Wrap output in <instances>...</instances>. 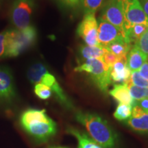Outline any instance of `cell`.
<instances>
[{
  "label": "cell",
  "mask_w": 148,
  "mask_h": 148,
  "mask_svg": "<svg viewBox=\"0 0 148 148\" xmlns=\"http://www.w3.org/2000/svg\"><path fill=\"white\" fill-rule=\"evenodd\" d=\"M19 123L27 134L38 143H46L57 132L56 123L45 109H26L19 116Z\"/></svg>",
  "instance_id": "obj_1"
},
{
  "label": "cell",
  "mask_w": 148,
  "mask_h": 148,
  "mask_svg": "<svg viewBox=\"0 0 148 148\" xmlns=\"http://www.w3.org/2000/svg\"><path fill=\"white\" fill-rule=\"evenodd\" d=\"M146 15L148 16V0H138Z\"/></svg>",
  "instance_id": "obj_31"
},
{
  "label": "cell",
  "mask_w": 148,
  "mask_h": 148,
  "mask_svg": "<svg viewBox=\"0 0 148 148\" xmlns=\"http://www.w3.org/2000/svg\"><path fill=\"white\" fill-rule=\"evenodd\" d=\"M147 29L148 25L144 24H135L132 25L127 30L126 38L127 42L133 47Z\"/></svg>",
  "instance_id": "obj_18"
},
{
  "label": "cell",
  "mask_w": 148,
  "mask_h": 148,
  "mask_svg": "<svg viewBox=\"0 0 148 148\" xmlns=\"http://www.w3.org/2000/svg\"><path fill=\"white\" fill-rule=\"evenodd\" d=\"M37 37V30L33 25L22 29H8L6 58L18 56L32 47L36 43Z\"/></svg>",
  "instance_id": "obj_4"
},
{
  "label": "cell",
  "mask_w": 148,
  "mask_h": 148,
  "mask_svg": "<svg viewBox=\"0 0 148 148\" xmlns=\"http://www.w3.org/2000/svg\"><path fill=\"white\" fill-rule=\"evenodd\" d=\"M147 112V113H148V111H147V112Z\"/></svg>",
  "instance_id": "obj_33"
},
{
  "label": "cell",
  "mask_w": 148,
  "mask_h": 148,
  "mask_svg": "<svg viewBox=\"0 0 148 148\" xmlns=\"http://www.w3.org/2000/svg\"><path fill=\"white\" fill-rule=\"evenodd\" d=\"M107 50L101 46H89L87 45H80L78 49L79 56L82 61L88 59H100L103 60V56Z\"/></svg>",
  "instance_id": "obj_17"
},
{
  "label": "cell",
  "mask_w": 148,
  "mask_h": 148,
  "mask_svg": "<svg viewBox=\"0 0 148 148\" xmlns=\"http://www.w3.org/2000/svg\"><path fill=\"white\" fill-rule=\"evenodd\" d=\"M134 104L138 105V106H140L145 112L148 111V98H145V99H141L140 101H137V102H135Z\"/></svg>",
  "instance_id": "obj_30"
},
{
  "label": "cell",
  "mask_w": 148,
  "mask_h": 148,
  "mask_svg": "<svg viewBox=\"0 0 148 148\" xmlns=\"http://www.w3.org/2000/svg\"><path fill=\"white\" fill-rule=\"evenodd\" d=\"M98 41L103 48L114 42H127L119 29L108 21L98 18ZM128 43V42H127Z\"/></svg>",
  "instance_id": "obj_11"
},
{
  "label": "cell",
  "mask_w": 148,
  "mask_h": 148,
  "mask_svg": "<svg viewBox=\"0 0 148 148\" xmlns=\"http://www.w3.org/2000/svg\"><path fill=\"white\" fill-rule=\"evenodd\" d=\"M130 69L127 66V58H122L116 62L110 70L112 81L125 84L131 75Z\"/></svg>",
  "instance_id": "obj_13"
},
{
  "label": "cell",
  "mask_w": 148,
  "mask_h": 148,
  "mask_svg": "<svg viewBox=\"0 0 148 148\" xmlns=\"http://www.w3.org/2000/svg\"><path fill=\"white\" fill-rule=\"evenodd\" d=\"M66 132L73 136L77 141V148H102L94 141L88 134L80 130L73 127H69Z\"/></svg>",
  "instance_id": "obj_14"
},
{
  "label": "cell",
  "mask_w": 148,
  "mask_h": 148,
  "mask_svg": "<svg viewBox=\"0 0 148 148\" xmlns=\"http://www.w3.org/2000/svg\"><path fill=\"white\" fill-rule=\"evenodd\" d=\"M76 33L86 45L101 46L98 41V22L95 14H84L82 21L77 25Z\"/></svg>",
  "instance_id": "obj_9"
},
{
  "label": "cell",
  "mask_w": 148,
  "mask_h": 148,
  "mask_svg": "<svg viewBox=\"0 0 148 148\" xmlns=\"http://www.w3.org/2000/svg\"><path fill=\"white\" fill-rule=\"evenodd\" d=\"M106 0H81L84 14H95L102 7Z\"/></svg>",
  "instance_id": "obj_20"
},
{
  "label": "cell",
  "mask_w": 148,
  "mask_h": 148,
  "mask_svg": "<svg viewBox=\"0 0 148 148\" xmlns=\"http://www.w3.org/2000/svg\"><path fill=\"white\" fill-rule=\"evenodd\" d=\"M35 9V0H14L10 7L9 16L15 29H22L30 26Z\"/></svg>",
  "instance_id": "obj_6"
},
{
  "label": "cell",
  "mask_w": 148,
  "mask_h": 148,
  "mask_svg": "<svg viewBox=\"0 0 148 148\" xmlns=\"http://www.w3.org/2000/svg\"><path fill=\"white\" fill-rule=\"evenodd\" d=\"M125 84H131L139 87H148V81L140 76L138 71L131 72L130 77Z\"/></svg>",
  "instance_id": "obj_24"
},
{
  "label": "cell",
  "mask_w": 148,
  "mask_h": 148,
  "mask_svg": "<svg viewBox=\"0 0 148 148\" xmlns=\"http://www.w3.org/2000/svg\"><path fill=\"white\" fill-rule=\"evenodd\" d=\"M47 148H68L65 147H60V146H52V147H49Z\"/></svg>",
  "instance_id": "obj_32"
},
{
  "label": "cell",
  "mask_w": 148,
  "mask_h": 148,
  "mask_svg": "<svg viewBox=\"0 0 148 148\" xmlns=\"http://www.w3.org/2000/svg\"><path fill=\"white\" fill-rule=\"evenodd\" d=\"M133 47H136L148 56V29L142 35L139 40L136 42V43Z\"/></svg>",
  "instance_id": "obj_26"
},
{
  "label": "cell",
  "mask_w": 148,
  "mask_h": 148,
  "mask_svg": "<svg viewBox=\"0 0 148 148\" xmlns=\"http://www.w3.org/2000/svg\"><path fill=\"white\" fill-rule=\"evenodd\" d=\"M109 94L119 103L134 106L135 101L130 93L128 87L125 84L114 85L113 88L109 91Z\"/></svg>",
  "instance_id": "obj_15"
},
{
  "label": "cell",
  "mask_w": 148,
  "mask_h": 148,
  "mask_svg": "<svg viewBox=\"0 0 148 148\" xmlns=\"http://www.w3.org/2000/svg\"><path fill=\"white\" fill-rule=\"evenodd\" d=\"M120 58L119 57H117L116 55L113 54V53L110 52V51H107L105 53L103 58V61L105 62V64L108 66V67L110 70H111L112 66H114V64H115L116 62H118Z\"/></svg>",
  "instance_id": "obj_27"
},
{
  "label": "cell",
  "mask_w": 148,
  "mask_h": 148,
  "mask_svg": "<svg viewBox=\"0 0 148 148\" xmlns=\"http://www.w3.org/2000/svg\"><path fill=\"white\" fill-rule=\"evenodd\" d=\"M8 29L0 33V59L6 58Z\"/></svg>",
  "instance_id": "obj_25"
},
{
  "label": "cell",
  "mask_w": 148,
  "mask_h": 148,
  "mask_svg": "<svg viewBox=\"0 0 148 148\" xmlns=\"http://www.w3.org/2000/svg\"><path fill=\"white\" fill-rule=\"evenodd\" d=\"M27 77L33 84L41 83L51 88L53 93L61 104L67 108H72L73 104L59 84L56 78L49 72L43 64L38 62L29 66L27 71Z\"/></svg>",
  "instance_id": "obj_3"
},
{
  "label": "cell",
  "mask_w": 148,
  "mask_h": 148,
  "mask_svg": "<svg viewBox=\"0 0 148 148\" xmlns=\"http://www.w3.org/2000/svg\"><path fill=\"white\" fill-rule=\"evenodd\" d=\"M148 56L136 47H132L127 56V66L131 71H138L140 66L147 60Z\"/></svg>",
  "instance_id": "obj_16"
},
{
  "label": "cell",
  "mask_w": 148,
  "mask_h": 148,
  "mask_svg": "<svg viewBox=\"0 0 148 148\" xmlns=\"http://www.w3.org/2000/svg\"><path fill=\"white\" fill-rule=\"evenodd\" d=\"M125 123L136 132L148 133V113L135 104L132 106V115Z\"/></svg>",
  "instance_id": "obj_12"
},
{
  "label": "cell",
  "mask_w": 148,
  "mask_h": 148,
  "mask_svg": "<svg viewBox=\"0 0 148 148\" xmlns=\"http://www.w3.org/2000/svg\"><path fill=\"white\" fill-rule=\"evenodd\" d=\"M62 4L69 8H75L81 3V0H59Z\"/></svg>",
  "instance_id": "obj_29"
},
{
  "label": "cell",
  "mask_w": 148,
  "mask_h": 148,
  "mask_svg": "<svg viewBox=\"0 0 148 148\" xmlns=\"http://www.w3.org/2000/svg\"><path fill=\"white\" fill-rule=\"evenodd\" d=\"M127 30L135 24L148 25V16L138 0H121Z\"/></svg>",
  "instance_id": "obj_8"
},
{
  "label": "cell",
  "mask_w": 148,
  "mask_h": 148,
  "mask_svg": "<svg viewBox=\"0 0 148 148\" xmlns=\"http://www.w3.org/2000/svg\"><path fill=\"white\" fill-rule=\"evenodd\" d=\"M34 92L36 97L42 100H47L49 99L53 94L52 90L50 88L41 83H37L34 84Z\"/></svg>",
  "instance_id": "obj_23"
},
{
  "label": "cell",
  "mask_w": 148,
  "mask_h": 148,
  "mask_svg": "<svg viewBox=\"0 0 148 148\" xmlns=\"http://www.w3.org/2000/svg\"><path fill=\"white\" fill-rule=\"evenodd\" d=\"M75 119L86 127L88 135L102 148H116V136L108 122L97 114L79 111Z\"/></svg>",
  "instance_id": "obj_2"
},
{
  "label": "cell",
  "mask_w": 148,
  "mask_h": 148,
  "mask_svg": "<svg viewBox=\"0 0 148 148\" xmlns=\"http://www.w3.org/2000/svg\"><path fill=\"white\" fill-rule=\"evenodd\" d=\"M16 91L13 75L5 66H0V103L11 105L15 101Z\"/></svg>",
  "instance_id": "obj_10"
},
{
  "label": "cell",
  "mask_w": 148,
  "mask_h": 148,
  "mask_svg": "<svg viewBox=\"0 0 148 148\" xmlns=\"http://www.w3.org/2000/svg\"><path fill=\"white\" fill-rule=\"evenodd\" d=\"M76 72H86L90 74L92 80L103 93L108 92L109 85L112 82L110 70L100 59H88L82 61L78 66L74 68Z\"/></svg>",
  "instance_id": "obj_5"
},
{
  "label": "cell",
  "mask_w": 148,
  "mask_h": 148,
  "mask_svg": "<svg viewBox=\"0 0 148 148\" xmlns=\"http://www.w3.org/2000/svg\"><path fill=\"white\" fill-rule=\"evenodd\" d=\"M132 46L126 42H114L105 48L107 51L116 55L120 59L127 58Z\"/></svg>",
  "instance_id": "obj_19"
},
{
  "label": "cell",
  "mask_w": 148,
  "mask_h": 148,
  "mask_svg": "<svg viewBox=\"0 0 148 148\" xmlns=\"http://www.w3.org/2000/svg\"><path fill=\"white\" fill-rule=\"evenodd\" d=\"M140 76L148 81V58L138 70Z\"/></svg>",
  "instance_id": "obj_28"
},
{
  "label": "cell",
  "mask_w": 148,
  "mask_h": 148,
  "mask_svg": "<svg viewBox=\"0 0 148 148\" xmlns=\"http://www.w3.org/2000/svg\"><path fill=\"white\" fill-rule=\"evenodd\" d=\"M100 14L99 17L119 29L127 40L125 21L121 0H107L101 7Z\"/></svg>",
  "instance_id": "obj_7"
},
{
  "label": "cell",
  "mask_w": 148,
  "mask_h": 148,
  "mask_svg": "<svg viewBox=\"0 0 148 148\" xmlns=\"http://www.w3.org/2000/svg\"><path fill=\"white\" fill-rule=\"evenodd\" d=\"M128 87L130 93L134 100L140 101L148 98V87H139L131 84H125Z\"/></svg>",
  "instance_id": "obj_22"
},
{
  "label": "cell",
  "mask_w": 148,
  "mask_h": 148,
  "mask_svg": "<svg viewBox=\"0 0 148 148\" xmlns=\"http://www.w3.org/2000/svg\"><path fill=\"white\" fill-rule=\"evenodd\" d=\"M132 106L125 103H119L114 112V117L119 121L127 120L132 115Z\"/></svg>",
  "instance_id": "obj_21"
}]
</instances>
